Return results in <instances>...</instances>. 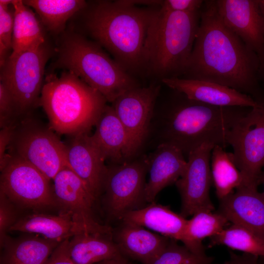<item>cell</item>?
I'll list each match as a JSON object with an SVG mask.
<instances>
[{
	"label": "cell",
	"mask_w": 264,
	"mask_h": 264,
	"mask_svg": "<svg viewBox=\"0 0 264 264\" xmlns=\"http://www.w3.org/2000/svg\"><path fill=\"white\" fill-rule=\"evenodd\" d=\"M200 14L192 52L181 78L225 86L264 104L257 55L225 25L216 0H204Z\"/></svg>",
	"instance_id": "cell-1"
},
{
	"label": "cell",
	"mask_w": 264,
	"mask_h": 264,
	"mask_svg": "<svg viewBox=\"0 0 264 264\" xmlns=\"http://www.w3.org/2000/svg\"><path fill=\"white\" fill-rule=\"evenodd\" d=\"M259 257L244 253L242 255L233 254L226 264H260Z\"/></svg>",
	"instance_id": "cell-38"
},
{
	"label": "cell",
	"mask_w": 264,
	"mask_h": 264,
	"mask_svg": "<svg viewBox=\"0 0 264 264\" xmlns=\"http://www.w3.org/2000/svg\"><path fill=\"white\" fill-rule=\"evenodd\" d=\"M228 223L226 218L218 212H198L187 220L182 242L192 252L205 255L202 241L216 235L226 227Z\"/></svg>",
	"instance_id": "cell-29"
},
{
	"label": "cell",
	"mask_w": 264,
	"mask_h": 264,
	"mask_svg": "<svg viewBox=\"0 0 264 264\" xmlns=\"http://www.w3.org/2000/svg\"><path fill=\"white\" fill-rule=\"evenodd\" d=\"M172 90V96L160 117L157 145L175 146L187 157L204 143L226 147L231 129L251 109L209 105Z\"/></svg>",
	"instance_id": "cell-2"
},
{
	"label": "cell",
	"mask_w": 264,
	"mask_h": 264,
	"mask_svg": "<svg viewBox=\"0 0 264 264\" xmlns=\"http://www.w3.org/2000/svg\"><path fill=\"white\" fill-rule=\"evenodd\" d=\"M0 170V191L13 203L33 209L57 207L50 180L33 165L6 154Z\"/></svg>",
	"instance_id": "cell-10"
},
{
	"label": "cell",
	"mask_w": 264,
	"mask_h": 264,
	"mask_svg": "<svg viewBox=\"0 0 264 264\" xmlns=\"http://www.w3.org/2000/svg\"><path fill=\"white\" fill-rule=\"evenodd\" d=\"M13 0H0V66H3L12 52L14 22Z\"/></svg>",
	"instance_id": "cell-32"
},
{
	"label": "cell",
	"mask_w": 264,
	"mask_h": 264,
	"mask_svg": "<svg viewBox=\"0 0 264 264\" xmlns=\"http://www.w3.org/2000/svg\"><path fill=\"white\" fill-rule=\"evenodd\" d=\"M14 203L0 191V245L2 246L10 228L17 221Z\"/></svg>",
	"instance_id": "cell-34"
},
{
	"label": "cell",
	"mask_w": 264,
	"mask_h": 264,
	"mask_svg": "<svg viewBox=\"0 0 264 264\" xmlns=\"http://www.w3.org/2000/svg\"><path fill=\"white\" fill-rule=\"evenodd\" d=\"M160 86L137 87L117 98L112 107L129 138V161L138 153L150 133Z\"/></svg>",
	"instance_id": "cell-12"
},
{
	"label": "cell",
	"mask_w": 264,
	"mask_h": 264,
	"mask_svg": "<svg viewBox=\"0 0 264 264\" xmlns=\"http://www.w3.org/2000/svg\"><path fill=\"white\" fill-rule=\"evenodd\" d=\"M176 241L170 239L166 247L149 264H212V257L196 254Z\"/></svg>",
	"instance_id": "cell-31"
},
{
	"label": "cell",
	"mask_w": 264,
	"mask_h": 264,
	"mask_svg": "<svg viewBox=\"0 0 264 264\" xmlns=\"http://www.w3.org/2000/svg\"><path fill=\"white\" fill-rule=\"evenodd\" d=\"M68 136L65 144L69 168L97 199L103 193L108 165L89 133Z\"/></svg>",
	"instance_id": "cell-16"
},
{
	"label": "cell",
	"mask_w": 264,
	"mask_h": 264,
	"mask_svg": "<svg viewBox=\"0 0 264 264\" xmlns=\"http://www.w3.org/2000/svg\"><path fill=\"white\" fill-rule=\"evenodd\" d=\"M210 161L212 182L220 200L243 184V177L236 166L232 153L215 145L212 151Z\"/></svg>",
	"instance_id": "cell-28"
},
{
	"label": "cell",
	"mask_w": 264,
	"mask_h": 264,
	"mask_svg": "<svg viewBox=\"0 0 264 264\" xmlns=\"http://www.w3.org/2000/svg\"><path fill=\"white\" fill-rule=\"evenodd\" d=\"M225 25L264 61V22L258 0H216Z\"/></svg>",
	"instance_id": "cell-15"
},
{
	"label": "cell",
	"mask_w": 264,
	"mask_h": 264,
	"mask_svg": "<svg viewBox=\"0 0 264 264\" xmlns=\"http://www.w3.org/2000/svg\"><path fill=\"white\" fill-rule=\"evenodd\" d=\"M52 54L45 42L13 57L0 67V81L11 91L19 118L40 106L45 65Z\"/></svg>",
	"instance_id": "cell-8"
},
{
	"label": "cell",
	"mask_w": 264,
	"mask_h": 264,
	"mask_svg": "<svg viewBox=\"0 0 264 264\" xmlns=\"http://www.w3.org/2000/svg\"><path fill=\"white\" fill-rule=\"evenodd\" d=\"M57 207L69 213L83 233L113 234L108 226L97 222L93 215L96 199L82 180L68 167L61 170L53 179Z\"/></svg>",
	"instance_id": "cell-13"
},
{
	"label": "cell",
	"mask_w": 264,
	"mask_h": 264,
	"mask_svg": "<svg viewBox=\"0 0 264 264\" xmlns=\"http://www.w3.org/2000/svg\"><path fill=\"white\" fill-rule=\"evenodd\" d=\"M107 100L73 73L64 70L60 75H46L40 106L49 127L60 134L89 133L106 106Z\"/></svg>",
	"instance_id": "cell-4"
},
{
	"label": "cell",
	"mask_w": 264,
	"mask_h": 264,
	"mask_svg": "<svg viewBox=\"0 0 264 264\" xmlns=\"http://www.w3.org/2000/svg\"><path fill=\"white\" fill-rule=\"evenodd\" d=\"M69 239L61 242L44 264H75L71 260L68 252Z\"/></svg>",
	"instance_id": "cell-36"
},
{
	"label": "cell",
	"mask_w": 264,
	"mask_h": 264,
	"mask_svg": "<svg viewBox=\"0 0 264 264\" xmlns=\"http://www.w3.org/2000/svg\"><path fill=\"white\" fill-rule=\"evenodd\" d=\"M15 124L1 129L0 132V166L5 160L7 148L9 145Z\"/></svg>",
	"instance_id": "cell-37"
},
{
	"label": "cell",
	"mask_w": 264,
	"mask_h": 264,
	"mask_svg": "<svg viewBox=\"0 0 264 264\" xmlns=\"http://www.w3.org/2000/svg\"><path fill=\"white\" fill-rule=\"evenodd\" d=\"M61 242L36 235L7 237L0 264H44Z\"/></svg>",
	"instance_id": "cell-23"
},
{
	"label": "cell",
	"mask_w": 264,
	"mask_h": 264,
	"mask_svg": "<svg viewBox=\"0 0 264 264\" xmlns=\"http://www.w3.org/2000/svg\"><path fill=\"white\" fill-rule=\"evenodd\" d=\"M95 127L91 138L105 161L109 164L129 161L128 136L111 106L106 105Z\"/></svg>",
	"instance_id": "cell-20"
},
{
	"label": "cell",
	"mask_w": 264,
	"mask_h": 264,
	"mask_svg": "<svg viewBox=\"0 0 264 264\" xmlns=\"http://www.w3.org/2000/svg\"><path fill=\"white\" fill-rule=\"evenodd\" d=\"M204 0H165L160 8L169 12L196 13L200 11Z\"/></svg>",
	"instance_id": "cell-35"
},
{
	"label": "cell",
	"mask_w": 264,
	"mask_h": 264,
	"mask_svg": "<svg viewBox=\"0 0 264 264\" xmlns=\"http://www.w3.org/2000/svg\"><path fill=\"white\" fill-rule=\"evenodd\" d=\"M220 245L264 258V240L237 224H232L210 238L209 247Z\"/></svg>",
	"instance_id": "cell-30"
},
{
	"label": "cell",
	"mask_w": 264,
	"mask_h": 264,
	"mask_svg": "<svg viewBox=\"0 0 264 264\" xmlns=\"http://www.w3.org/2000/svg\"><path fill=\"white\" fill-rule=\"evenodd\" d=\"M56 133L31 114L21 117L15 124L6 154L25 161L53 180L69 167L65 144Z\"/></svg>",
	"instance_id": "cell-7"
},
{
	"label": "cell",
	"mask_w": 264,
	"mask_h": 264,
	"mask_svg": "<svg viewBox=\"0 0 264 264\" xmlns=\"http://www.w3.org/2000/svg\"><path fill=\"white\" fill-rule=\"evenodd\" d=\"M123 223L146 227L176 241L183 242L187 220L168 206L154 202L126 213Z\"/></svg>",
	"instance_id": "cell-21"
},
{
	"label": "cell",
	"mask_w": 264,
	"mask_h": 264,
	"mask_svg": "<svg viewBox=\"0 0 264 264\" xmlns=\"http://www.w3.org/2000/svg\"><path fill=\"white\" fill-rule=\"evenodd\" d=\"M147 156L120 164H109L103 193L109 215L121 220L127 213L140 208L145 200Z\"/></svg>",
	"instance_id": "cell-11"
},
{
	"label": "cell",
	"mask_w": 264,
	"mask_h": 264,
	"mask_svg": "<svg viewBox=\"0 0 264 264\" xmlns=\"http://www.w3.org/2000/svg\"><path fill=\"white\" fill-rule=\"evenodd\" d=\"M259 79L261 86L264 90V61L260 65L259 71Z\"/></svg>",
	"instance_id": "cell-40"
},
{
	"label": "cell",
	"mask_w": 264,
	"mask_h": 264,
	"mask_svg": "<svg viewBox=\"0 0 264 264\" xmlns=\"http://www.w3.org/2000/svg\"><path fill=\"white\" fill-rule=\"evenodd\" d=\"M83 11L85 29L126 70L144 65L145 42L155 10L120 0L96 1Z\"/></svg>",
	"instance_id": "cell-3"
},
{
	"label": "cell",
	"mask_w": 264,
	"mask_h": 264,
	"mask_svg": "<svg viewBox=\"0 0 264 264\" xmlns=\"http://www.w3.org/2000/svg\"><path fill=\"white\" fill-rule=\"evenodd\" d=\"M220 200L218 213L264 240V192H259L257 187L242 185Z\"/></svg>",
	"instance_id": "cell-18"
},
{
	"label": "cell",
	"mask_w": 264,
	"mask_h": 264,
	"mask_svg": "<svg viewBox=\"0 0 264 264\" xmlns=\"http://www.w3.org/2000/svg\"><path fill=\"white\" fill-rule=\"evenodd\" d=\"M99 264H130L124 258V256L117 258L103 261Z\"/></svg>",
	"instance_id": "cell-39"
},
{
	"label": "cell",
	"mask_w": 264,
	"mask_h": 264,
	"mask_svg": "<svg viewBox=\"0 0 264 264\" xmlns=\"http://www.w3.org/2000/svg\"><path fill=\"white\" fill-rule=\"evenodd\" d=\"M260 10L264 22V0H258Z\"/></svg>",
	"instance_id": "cell-41"
},
{
	"label": "cell",
	"mask_w": 264,
	"mask_h": 264,
	"mask_svg": "<svg viewBox=\"0 0 264 264\" xmlns=\"http://www.w3.org/2000/svg\"><path fill=\"white\" fill-rule=\"evenodd\" d=\"M10 231L40 234L46 238L59 242L83 233L71 215L62 211L57 215L41 213L27 215L18 220Z\"/></svg>",
	"instance_id": "cell-25"
},
{
	"label": "cell",
	"mask_w": 264,
	"mask_h": 264,
	"mask_svg": "<svg viewBox=\"0 0 264 264\" xmlns=\"http://www.w3.org/2000/svg\"><path fill=\"white\" fill-rule=\"evenodd\" d=\"M23 2L35 10L44 28L57 35L64 32L67 21L88 5L83 0H26Z\"/></svg>",
	"instance_id": "cell-27"
},
{
	"label": "cell",
	"mask_w": 264,
	"mask_h": 264,
	"mask_svg": "<svg viewBox=\"0 0 264 264\" xmlns=\"http://www.w3.org/2000/svg\"><path fill=\"white\" fill-rule=\"evenodd\" d=\"M200 13L155 10L145 42L143 60L144 65L162 79L183 75L198 29Z\"/></svg>",
	"instance_id": "cell-6"
},
{
	"label": "cell",
	"mask_w": 264,
	"mask_h": 264,
	"mask_svg": "<svg viewBox=\"0 0 264 264\" xmlns=\"http://www.w3.org/2000/svg\"><path fill=\"white\" fill-rule=\"evenodd\" d=\"M262 181H263L264 185V172L263 173Z\"/></svg>",
	"instance_id": "cell-42"
},
{
	"label": "cell",
	"mask_w": 264,
	"mask_h": 264,
	"mask_svg": "<svg viewBox=\"0 0 264 264\" xmlns=\"http://www.w3.org/2000/svg\"><path fill=\"white\" fill-rule=\"evenodd\" d=\"M147 158L149 178L145 186V200L151 203L163 189L180 178L187 160L179 149L167 144L157 145Z\"/></svg>",
	"instance_id": "cell-19"
},
{
	"label": "cell",
	"mask_w": 264,
	"mask_h": 264,
	"mask_svg": "<svg viewBox=\"0 0 264 264\" xmlns=\"http://www.w3.org/2000/svg\"><path fill=\"white\" fill-rule=\"evenodd\" d=\"M162 82L172 89L188 98L221 107L254 108L259 106L252 97L217 83L181 77L165 78Z\"/></svg>",
	"instance_id": "cell-17"
},
{
	"label": "cell",
	"mask_w": 264,
	"mask_h": 264,
	"mask_svg": "<svg viewBox=\"0 0 264 264\" xmlns=\"http://www.w3.org/2000/svg\"><path fill=\"white\" fill-rule=\"evenodd\" d=\"M12 4L14 22L12 52L9 58H13L46 42L44 27L32 9L23 0H13Z\"/></svg>",
	"instance_id": "cell-26"
},
{
	"label": "cell",
	"mask_w": 264,
	"mask_h": 264,
	"mask_svg": "<svg viewBox=\"0 0 264 264\" xmlns=\"http://www.w3.org/2000/svg\"><path fill=\"white\" fill-rule=\"evenodd\" d=\"M16 104L7 87L0 81V127L14 124L19 120Z\"/></svg>",
	"instance_id": "cell-33"
},
{
	"label": "cell",
	"mask_w": 264,
	"mask_h": 264,
	"mask_svg": "<svg viewBox=\"0 0 264 264\" xmlns=\"http://www.w3.org/2000/svg\"><path fill=\"white\" fill-rule=\"evenodd\" d=\"M214 146L204 143L189 154L185 172L175 183L181 198L180 214L185 218L214 210L209 196L213 182L210 160Z\"/></svg>",
	"instance_id": "cell-14"
},
{
	"label": "cell",
	"mask_w": 264,
	"mask_h": 264,
	"mask_svg": "<svg viewBox=\"0 0 264 264\" xmlns=\"http://www.w3.org/2000/svg\"><path fill=\"white\" fill-rule=\"evenodd\" d=\"M244 185L258 187L264 167V104L252 108L233 126L227 138Z\"/></svg>",
	"instance_id": "cell-9"
},
{
	"label": "cell",
	"mask_w": 264,
	"mask_h": 264,
	"mask_svg": "<svg viewBox=\"0 0 264 264\" xmlns=\"http://www.w3.org/2000/svg\"><path fill=\"white\" fill-rule=\"evenodd\" d=\"M170 238L144 227L123 223L114 234V242L124 256L149 264L166 247Z\"/></svg>",
	"instance_id": "cell-22"
},
{
	"label": "cell",
	"mask_w": 264,
	"mask_h": 264,
	"mask_svg": "<svg viewBox=\"0 0 264 264\" xmlns=\"http://www.w3.org/2000/svg\"><path fill=\"white\" fill-rule=\"evenodd\" d=\"M63 33L55 67L73 73L111 103L138 87L127 71L98 43L73 31Z\"/></svg>",
	"instance_id": "cell-5"
},
{
	"label": "cell",
	"mask_w": 264,
	"mask_h": 264,
	"mask_svg": "<svg viewBox=\"0 0 264 264\" xmlns=\"http://www.w3.org/2000/svg\"><path fill=\"white\" fill-rule=\"evenodd\" d=\"M113 234L79 233L68 242V252L75 264H94L124 256L113 240Z\"/></svg>",
	"instance_id": "cell-24"
}]
</instances>
